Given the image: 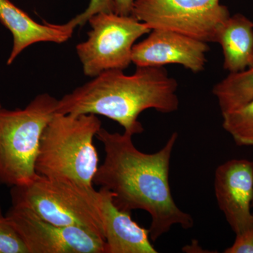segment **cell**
<instances>
[{"mask_svg":"<svg viewBox=\"0 0 253 253\" xmlns=\"http://www.w3.org/2000/svg\"><path fill=\"white\" fill-rule=\"evenodd\" d=\"M132 136L99 129L96 137L104 146L105 156L93 183L112 193L113 203L121 211L149 213L152 241L174 225L191 229L194 219L178 207L169 184L171 157L178 133L173 132L162 149L154 154L136 149Z\"/></svg>","mask_w":253,"mask_h":253,"instance_id":"obj_1","label":"cell"},{"mask_svg":"<svg viewBox=\"0 0 253 253\" xmlns=\"http://www.w3.org/2000/svg\"><path fill=\"white\" fill-rule=\"evenodd\" d=\"M177 82L163 66L136 67L131 75L125 74L122 70H110L58 100L56 113L105 116L134 136L144 130L138 121L143 111H177Z\"/></svg>","mask_w":253,"mask_h":253,"instance_id":"obj_2","label":"cell"},{"mask_svg":"<svg viewBox=\"0 0 253 253\" xmlns=\"http://www.w3.org/2000/svg\"><path fill=\"white\" fill-rule=\"evenodd\" d=\"M101 124L94 114L56 113L42 135L37 174L94 187L93 181L99 168L94 139Z\"/></svg>","mask_w":253,"mask_h":253,"instance_id":"obj_3","label":"cell"},{"mask_svg":"<svg viewBox=\"0 0 253 253\" xmlns=\"http://www.w3.org/2000/svg\"><path fill=\"white\" fill-rule=\"evenodd\" d=\"M58 100L47 93L38 95L23 109L0 104V184L12 188L33 181L46 126L56 114Z\"/></svg>","mask_w":253,"mask_h":253,"instance_id":"obj_4","label":"cell"},{"mask_svg":"<svg viewBox=\"0 0 253 253\" xmlns=\"http://www.w3.org/2000/svg\"><path fill=\"white\" fill-rule=\"evenodd\" d=\"M11 194L12 206L30 210L56 225L82 228L104 240L100 190L38 174L28 184L11 188Z\"/></svg>","mask_w":253,"mask_h":253,"instance_id":"obj_5","label":"cell"},{"mask_svg":"<svg viewBox=\"0 0 253 253\" xmlns=\"http://www.w3.org/2000/svg\"><path fill=\"white\" fill-rule=\"evenodd\" d=\"M91 31L86 41L76 46L86 76L94 78L110 70L124 71L131 63L135 42L151 30L132 15L101 12L88 19Z\"/></svg>","mask_w":253,"mask_h":253,"instance_id":"obj_6","label":"cell"},{"mask_svg":"<svg viewBox=\"0 0 253 253\" xmlns=\"http://www.w3.org/2000/svg\"><path fill=\"white\" fill-rule=\"evenodd\" d=\"M131 15L151 30L180 33L217 42L229 9L220 0H134Z\"/></svg>","mask_w":253,"mask_h":253,"instance_id":"obj_7","label":"cell"},{"mask_svg":"<svg viewBox=\"0 0 253 253\" xmlns=\"http://www.w3.org/2000/svg\"><path fill=\"white\" fill-rule=\"evenodd\" d=\"M6 216L28 253H105L104 239L86 229L56 225L18 206H11Z\"/></svg>","mask_w":253,"mask_h":253,"instance_id":"obj_8","label":"cell"},{"mask_svg":"<svg viewBox=\"0 0 253 253\" xmlns=\"http://www.w3.org/2000/svg\"><path fill=\"white\" fill-rule=\"evenodd\" d=\"M209 49L208 43L191 37L166 30H151L146 39L133 46L131 63L136 67L179 64L198 73L206 67Z\"/></svg>","mask_w":253,"mask_h":253,"instance_id":"obj_9","label":"cell"},{"mask_svg":"<svg viewBox=\"0 0 253 253\" xmlns=\"http://www.w3.org/2000/svg\"><path fill=\"white\" fill-rule=\"evenodd\" d=\"M214 189L218 207L236 235L253 226V161L232 159L219 165Z\"/></svg>","mask_w":253,"mask_h":253,"instance_id":"obj_10","label":"cell"},{"mask_svg":"<svg viewBox=\"0 0 253 253\" xmlns=\"http://www.w3.org/2000/svg\"><path fill=\"white\" fill-rule=\"evenodd\" d=\"M0 22L13 36V47L6 64L11 65L23 50L38 42L62 44L71 39L79 26L78 18L64 24L36 22L10 0H0Z\"/></svg>","mask_w":253,"mask_h":253,"instance_id":"obj_11","label":"cell"},{"mask_svg":"<svg viewBox=\"0 0 253 253\" xmlns=\"http://www.w3.org/2000/svg\"><path fill=\"white\" fill-rule=\"evenodd\" d=\"M105 253H157L150 239L149 229L133 220L131 212L121 211L112 193L100 188Z\"/></svg>","mask_w":253,"mask_h":253,"instance_id":"obj_12","label":"cell"},{"mask_svg":"<svg viewBox=\"0 0 253 253\" xmlns=\"http://www.w3.org/2000/svg\"><path fill=\"white\" fill-rule=\"evenodd\" d=\"M217 43L222 49L226 71L239 73L253 66V23L244 15L229 16L219 32Z\"/></svg>","mask_w":253,"mask_h":253,"instance_id":"obj_13","label":"cell"},{"mask_svg":"<svg viewBox=\"0 0 253 253\" xmlns=\"http://www.w3.org/2000/svg\"><path fill=\"white\" fill-rule=\"evenodd\" d=\"M221 113L239 109L253 99V66L229 73L212 89Z\"/></svg>","mask_w":253,"mask_h":253,"instance_id":"obj_14","label":"cell"},{"mask_svg":"<svg viewBox=\"0 0 253 253\" xmlns=\"http://www.w3.org/2000/svg\"><path fill=\"white\" fill-rule=\"evenodd\" d=\"M222 115V127L239 146H253V99Z\"/></svg>","mask_w":253,"mask_h":253,"instance_id":"obj_15","label":"cell"},{"mask_svg":"<svg viewBox=\"0 0 253 253\" xmlns=\"http://www.w3.org/2000/svg\"><path fill=\"white\" fill-rule=\"evenodd\" d=\"M0 253H28L12 224L4 215L0 206Z\"/></svg>","mask_w":253,"mask_h":253,"instance_id":"obj_16","label":"cell"},{"mask_svg":"<svg viewBox=\"0 0 253 253\" xmlns=\"http://www.w3.org/2000/svg\"><path fill=\"white\" fill-rule=\"evenodd\" d=\"M224 253H253V226L236 234L235 241Z\"/></svg>","mask_w":253,"mask_h":253,"instance_id":"obj_17","label":"cell"},{"mask_svg":"<svg viewBox=\"0 0 253 253\" xmlns=\"http://www.w3.org/2000/svg\"><path fill=\"white\" fill-rule=\"evenodd\" d=\"M101 11L114 12L112 0H90L87 8L77 16L79 19V26H83L91 16Z\"/></svg>","mask_w":253,"mask_h":253,"instance_id":"obj_18","label":"cell"},{"mask_svg":"<svg viewBox=\"0 0 253 253\" xmlns=\"http://www.w3.org/2000/svg\"><path fill=\"white\" fill-rule=\"evenodd\" d=\"M113 11L120 15H131L134 0H112Z\"/></svg>","mask_w":253,"mask_h":253,"instance_id":"obj_19","label":"cell"},{"mask_svg":"<svg viewBox=\"0 0 253 253\" xmlns=\"http://www.w3.org/2000/svg\"><path fill=\"white\" fill-rule=\"evenodd\" d=\"M252 207H253V201H252Z\"/></svg>","mask_w":253,"mask_h":253,"instance_id":"obj_20","label":"cell"}]
</instances>
